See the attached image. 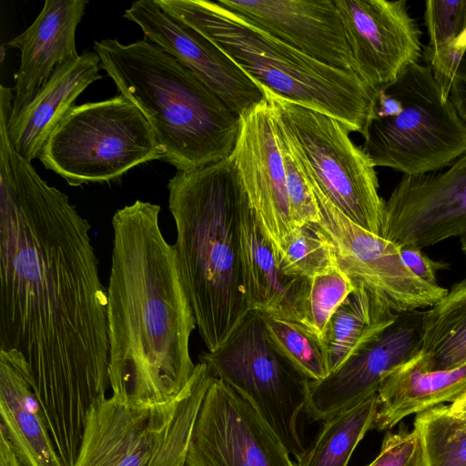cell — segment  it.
Segmentation results:
<instances>
[{
    "label": "cell",
    "instance_id": "cell-33",
    "mask_svg": "<svg viewBox=\"0 0 466 466\" xmlns=\"http://www.w3.org/2000/svg\"><path fill=\"white\" fill-rule=\"evenodd\" d=\"M367 466H424V451L418 431L388 432L378 456Z\"/></svg>",
    "mask_w": 466,
    "mask_h": 466
},
{
    "label": "cell",
    "instance_id": "cell-17",
    "mask_svg": "<svg viewBox=\"0 0 466 466\" xmlns=\"http://www.w3.org/2000/svg\"><path fill=\"white\" fill-rule=\"evenodd\" d=\"M423 311L399 313L378 339L347 360L325 379L309 381L307 413L325 421L378 392L382 379L421 348Z\"/></svg>",
    "mask_w": 466,
    "mask_h": 466
},
{
    "label": "cell",
    "instance_id": "cell-31",
    "mask_svg": "<svg viewBox=\"0 0 466 466\" xmlns=\"http://www.w3.org/2000/svg\"><path fill=\"white\" fill-rule=\"evenodd\" d=\"M355 289L339 268L310 279L300 326L322 342L331 316Z\"/></svg>",
    "mask_w": 466,
    "mask_h": 466
},
{
    "label": "cell",
    "instance_id": "cell-10",
    "mask_svg": "<svg viewBox=\"0 0 466 466\" xmlns=\"http://www.w3.org/2000/svg\"><path fill=\"white\" fill-rule=\"evenodd\" d=\"M199 360L254 408L296 461L304 455L299 417L310 380L274 347L258 311L250 310L218 349Z\"/></svg>",
    "mask_w": 466,
    "mask_h": 466
},
{
    "label": "cell",
    "instance_id": "cell-7",
    "mask_svg": "<svg viewBox=\"0 0 466 466\" xmlns=\"http://www.w3.org/2000/svg\"><path fill=\"white\" fill-rule=\"evenodd\" d=\"M199 361L173 400L140 406L113 396L90 408L74 466H184L204 397L215 378Z\"/></svg>",
    "mask_w": 466,
    "mask_h": 466
},
{
    "label": "cell",
    "instance_id": "cell-38",
    "mask_svg": "<svg viewBox=\"0 0 466 466\" xmlns=\"http://www.w3.org/2000/svg\"><path fill=\"white\" fill-rule=\"evenodd\" d=\"M184 466H186V465H184Z\"/></svg>",
    "mask_w": 466,
    "mask_h": 466
},
{
    "label": "cell",
    "instance_id": "cell-22",
    "mask_svg": "<svg viewBox=\"0 0 466 466\" xmlns=\"http://www.w3.org/2000/svg\"><path fill=\"white\" fill-rule=\"evenodd\" d=\"M465 393L466 365L454 370H432L420 350L382 379L372 429L390 430L410 415L452 403Z\"/></svg>",
    "mask_w": 466,
    "mask_h": 466
},
{
    "label": "cell",
    "instance_id": "cell-23",
    "mask_svg": "<svg viewBox=\"0 0 466 466\" xmlns=\"http://www.w3.org/2000/svg\"><path fill=\"white\" fill-rule=\"evenodd\" d=\"M245 286L251 310L301 324L309 279L286 275L250 207L242 223Z\"/></svg>",
    "mask_w": 466,
    "mask_h": 466
},
{
    "label": "cell",
    "instance_id": "cell-36",
    "mask_svg": "<svg viewBox=\"0 0 466 466\" xmlns=\"http://www.w3.org/2000/svg\"><path fill=\"white\" fill-rule=\"evenodd\" d=\"M0 466H25L14 451L8 439L0 431Z\"/></svg>",
    "mask_w": 466,
    "mask_h": 466
},
{
    "label": "cell",
    "instance_id": "cell-14",
    "mask_svg": "<svg viewBox=\"0 0 466 466\" xmlns=\"http://www.w3.org/2000/svg\"><path fill=\"white\" fill-rule=\"evenodd\" d=\"M357 75L378 91L422 56L420 31L406 0H334Z\"/></svg>",
    "mask_w": 466,
    "mask_h": 466
},
{
    "label": "cell",
    "instance_id": "cell-25",
    "mask_svg": "<svg viewBox=\"0 0 466 466\" xmlns=\"http://www.w3.org/2000/svg\"><path fill=\"white\" fill-rule=\"evenodd\" d=\"M420 350L432 370L466 365V279L423 311Z\"/></svg>",
    "mask_w": 466,
    "mask_h": 466
},
{
    "label": "cell",
    "instance_id": "cell-27",
    "mask_svg": "<svg viewBox=\"0 0 466 466\" xmlns=\"http://www.w3.org/2000/svg\"><path fill=\"white\" fill-rule=\"evenodd\" d=\"M378 409V392H374L323 421L296 466H347L358 443L373 428Z\"/></svg>",
    "mask_w": 466,
    "mask_h": 466
},
{
    "label": "cell",
    "instance_id": "cell-20",
    "mask_svg": "<svg viewBox=\"0 0 466 466\" xmlns=\"http://www.w3.org/2000/svg\"><path fill=\"white\" fill-rule=\"evenodd\" d=\"M101 61L95 51H84L54 70L34 98L8 121L14 148L29 162L38 158L47 138L75 101L92 83L101 79Z\"/></svg>",
    "mask_w": 466,
    "mask_h": 466
},
{
    "label": "cell",
    "instance_id": "cell-8",
    "mask_svg": "<svg viewBox=\"0 0 466 466\" xmlns=\"http://www.w3.org/2000/svg\"><path fill=\"white\" fill-rule=\"evenodd\" d=\"M38 159L70 186L109 182L135 167L164 159L151 127L125 96L74 106Z\"/></svg>",
    "mask_w": 466,
    "mask_h": 466
},
{
    "label": "cell",
    "instance_id": "cell-12",
    "mask_svg": "<svg viewBox=\"0 0 466 466\" xmlns=\"http://www.w3.org/2000/svg\"><path fill=\"white\" fill-rule=\"evenodd\" d=\"M186 466H296V463L254 408L215 377L192 431Z\"/></svg>",
    "mask_w": 466,
    "mask_h": 466
},
{
    "label": "cell",
    "instance_id": "cell-28",
    "mask_svg": "<svg viewBox=\"0 0 466 466\" xmlns=\"http://www.w3.org/2000/svg\"><path fill=\"white\" fill-rule=\"evenodd\" d=\"M413 428L421 439L424 466H466V424L448 405L417 414Z\"/></svg>",
    "mask_w": 466,
    "mask_h": 466
},
{
    "label": "cell",
    "instance_id": "cell-37",
    "mask_svg": "<svg viewBox=\"0 0 466 466\" xmlns=\"http://www.w3.org/2000/svg\"><path fill=\"white\" fill-rule=\"evenodd\" d=\"M461 240V251L466 258V235H464L463 237H461L460 238Z\"/></svg>",
    "mask_w": 466,
    "mask_h": 466
},
{
    "label": "cell",
    "instance_id": "cell-34",
    "mask_svg": "<svg viewBox=\"0 0 466 466\" xmlns=\"http://www.w3.org/2000/svg\"><path fill=\"white\" fill-rule=\"evenodd\" d=\"M400 256L408 268L421 280L438 284L437 272L447 269L450 265L428 257L422 248L411 245L399 246Z\"/></svg>",
    "mask_w": 466,
    "mask_h": 466
},
{
    "label": "cell",
    "instance_id": "cell-29",
    "mask_svg": "<svg viewBox=\"0 0 466 466\" xmlns=\"http://www.w3.org/2000/svg\"><path fill=\"white\" fill-rule=\"evenodd\" d=\"M274 347L309 380L329 374L322 342L299 324L260 313Z\"/></svg>",
    "mask_w": 466,
    "mask_h": 466
},
{
    "label": "cell",
    "instance_id": "cell-11",
    "mask_svg": "<svg viewBox=\"0 0 466 466\" xmlns=\"http://www.w3.org/2000/svg\"><path fill=\"white\" fill-rule=\"evenodd\" d=\"M312 187L320 217L315 225L330 241L339 268L355 284L374 292L396 313L431 308L444 298L448 289L413 274L397 244L354 223Z\"/></svg>",
    "mask_w": 466,
    "mask_h": 466
},
{
    "label": "cell",
    "instance_id": "cell-3",
    "mask_svg": "<svg viewBox=\"0 0 466 466\" xmlns=\"http://www.w3.org/2000/svg\"><path fill=\"white\" fill-rule=\"evenodd\" d=\"M167 189L182 281L199 335L214 351L251 310L242 259L247 194L230 157L177 170Z\"/></svg>",
    "mask_w": 466,
    "mask_h": 466
},
{
    "label": "cell",
    "instance_id": "cell-16",
    "mask_svg": "<svg viewBox=\"0 0 466 466\" xmlns=\"http://www.w3.org/2000/svg\"><path fill=\"white\" fill-rule=\"evenodd\" d=\"M123 17L137 24L146 39L177 59L239 116L265 98L259 86L214 44L154 0L133 2Z\"/></svg>",
    "mask_w": 466,
    "mask_h": 466
},
{
    "label": "cell",
    "instance_id": "cell-35",
    "mask_svg": "<svg viewBox=\"0 0 466 466\" xmlns=\"http://www.w3.org/2000/svg\"><path fill=\"white\" fill-rule=\"evenodd\" d=\"M449 98L466 123V50L453 78Z\"/></svg>",
    "mask_w": 466,
    "mask_h": 466
},
{
    "label": "cell",
    "instance_id": "cell-15",
    "mask_svg": "<svg viewBox=\"0 0 466 466\" xmlns=\"http://www.w3.org/2000/svg\"><path fill=\"white\" fill-rule=\"evenodd\" d=\"M249 207L278 254L290 240L293 226L276 123L266 97L240 116L239 133L229 156Z\"/></svg>",
    "mask_w": 466,
    "mask_h": 466
},
{
    "label": "cell",
    "instance_id": "cell-6",
    "mask_svg": "<svg viewBox=\"0 0 466 466\" xmlns=\"http://www.w3.org/2000/svg\"><path fill=\"white\" fill-rule=\"evenodd\" d=\"M363 138L375 167L407 176L440 171L466 154V123L431 69L419 62L378 90Z\"/></svg>",
    "mask_w": 466,
    "mask_h": 466
},
{
    "label": "cell",
    "instance_id": "cell-5",
    "mask_svg": "<svg viewBox=\"0 0 466 466\" xmlns=\"http://www.w3.org/2000/svg\"><path fill=\"white\" fill-rule=\"evenodd\" d=\"M154 1L214 44L259 88L326 114L365 137L378 91L356 74L307 56L218 1Z\"/></svg>",
    "mask_w": 466,
    "mask_h": 466
},
{
    "label": "cell",
    "instance_id": "cell-24",
    "mask_svg": "<svg viewBox=\"0 0 466 466\" xmlns=\"http://www.w3.org/2000/svg\"><path fill=\"white\" fill-rule=\"evenodd\" d=\"M398 316L374 292L356 284L331 316L324 332L322 344L329 374L378 339Z\"/></svg>",
    "mask_w": 466,
    "mask_h": 466
},
{
    "label": "cell",
    "instance_id": "cell-18",
    "mask_svg": "<svg viewBox=\"0 0 466 466\" xmlns=\"http://www.w3.org/2000/svg\"><path fill=\"white\" fill-rule=\"evenodd\" d=\"M218 3L307 56L357 75L334 0H219Z\"/></svg>",
    "mask_w": 466,
    "mask_h": 466
},
{
    "label": "cell",
    "instance_id": "cell-21",
    "mask_svg": "<svg viewBox=\"0 0 466 466\" xmlns=\"http://www.w3.org/2000/svg\"><path fill=\"white\" fill-rule=\"evenodd\" d=\"M0 431L25 466H66L23 362L5 350H0Z\"/></svg>",
    "mask_w": 466,
    "mask_h": 466
},
{
    "label": "cell",
    "instance_id": "cell-19",
    "mask_svg": "<svg viewBox=\"0 0 466 466\" xmlns=\"http://www.w3.org/2000/svg\"><path fill=\"white\" fill-rule=\"evenodd\" d=\"M87 5L86 0H46L32 25L7 43L20 51L10 118L34 98L57 66L79 56L76 31Z\"/></svg>",
    "mask_w": 466,
    "mask_h": 466
},
{
    "label": "cell",
    "instance_id": "cell-32",
    "mask_svg": "<svg viewBox=\"0 0 466 466\" xmlns=\"http://www.w3.org/2000/svg\"><path fill=\"white\" fill-rule=\"evenodd\" d=\"M274 119L284 164L286 188L293 226L297 228L308 224H317L320 219L319 211L308 171L289 135L275 116Z\"/></svg>",
    "mask_w": 466,
    "mask_h": 466
},
{
    "label": "cell",
    "instance_id": "cell-30",
    "mask_svg": "<svg viewBox=\"0 0 466 466\" xmlns=\"http://www.w3.org/2000/svg\"><path fill=\"white\" fill-rule=\"evenodd\" d=\"M277 258L286 275L305 279L339 268L330 241L315 224L297 228Z\"/></svg>",
    "mask_w": 466,
    "mask_h": 466
},
{
    "label": "cell",
    "instance_id": "cell-4",
    "mask_svg": "<svg viewBox=\"0 0 466 466\" xmlns=\"http://www.w3.org/2000/svg\"><path fill=\"white\" fill-rule=\"evenodd\" d=\"M101 67L143 114L164 161L185 171L228 158L240 116L177 59L147 39L95 41Z\"/></svg>",
    "mask_w": 466,
    "mask_h": 466
},
{
    "label": "cell",
    "instance_id": "cell-9",
    "mask_svg": "<svg viewBox=\"0 0 466 466\" xmlns=\"http://www.w3.org/2000/svg\"><path fill=\"white\" fill-rule=\"evenodd\" d=\"M289 135L313 186L348 218L381 236L385 200L375 167L335 118L260 88Z\"/></svg>",
    "mask_w": 466,
    "mask_h": 466
},
{
    "label": "cell",
    "instance_id": "cell-26",
    "mask_svg": "<svg viewBox=\"0 0 466 466\" xmlns=\"http://www.w3.org/2000/svg\"><path fill=\"white\" fill-rule=\"evenodd\" d=\"M424 19L429 43L422 56L442 93L449 97L466 50V0H428Z\"/></svg>",
    "mask_w": 466,
    "mask_h": 466
},
{
    "label": "cell",
    "instance_id": "cell-2",
    "mask_svg": "<svg viewBox=\"0 0 466 466\" xmlns=\"http://www.w3.org/2000/svg\"><path fill=\"white\" fill-rule=\"evenodd\" d=\"M160 210L136 200L112 218L109 388L111 396L140 406L176 399L196 367L189 340L197 324Z\"/></svg>",
    "mask_w": 466,
    "mask_h": 466
},
{
    "label": "cell",
    "instance_id": "cell-13",
    "mask_svg": "<svg viewBox=\"0 0 466 466\" xmlns=\"http://www.w3.org/2000/svg\"><path fill=\"white\" fill-rule=\"evenodd\" d=\"M466 235V154L444 170L403 175L384 203L381 237L420 248Z\"/></svg>",
    "mask_w": 466,
    "mask_h": 466
},
{
    "label": "cell",
    "instance_id": "cell-1",
    "mask_svg": "<svg viewBox=\"0 0 466 466\" xmlns=\"http://www.w3.org/2000/svg\"><path fill=\"white\" fill-rule=\"evenodd\" d=\"M0 133V350L23 362L74 466L87 413L109 388L106 289L89 222Z\"/></svg>",
    "mask_w": 466,
    "mask_h": 466
}]
</instances>
